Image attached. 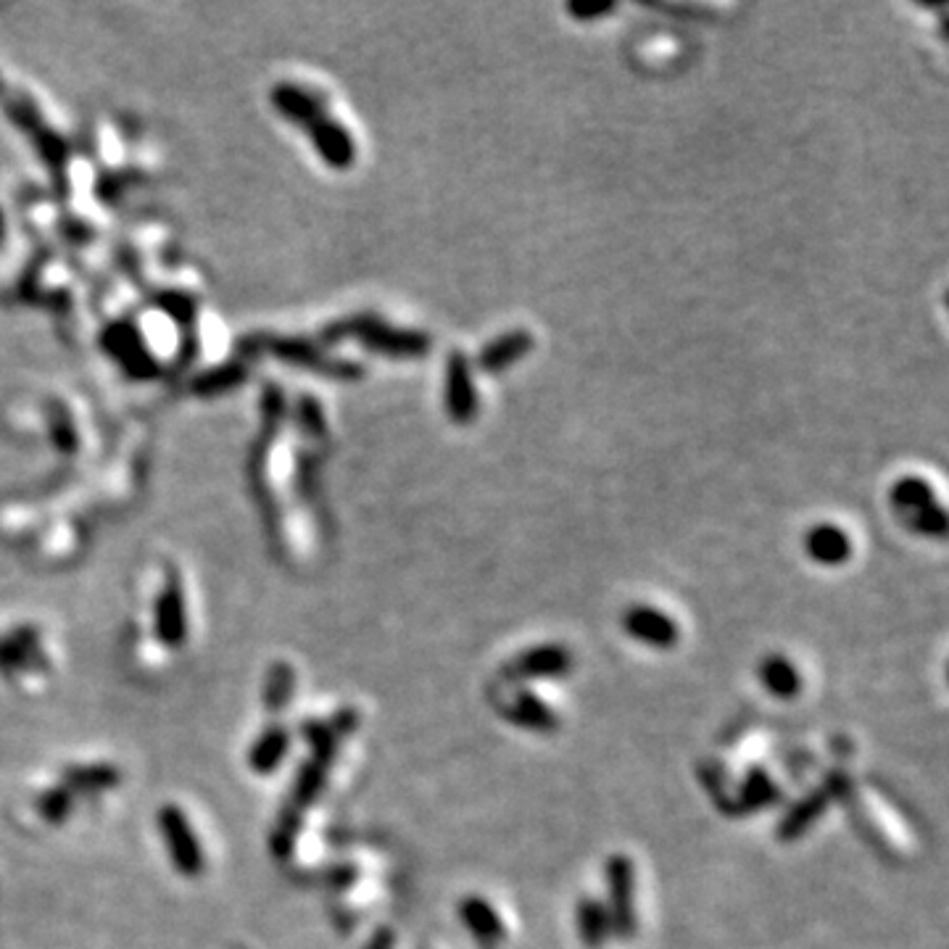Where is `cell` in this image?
<instances>
[{"mask_svg":"<svg viewBox=\"0 0 949 949\" xmlns=\"http://www.w3.org/2000/svg\"><path fill=\"white\" fill-rule=\"evenodd\" d=\"M575 921H578V936L588 949H601L605 941L612 936V926H609V913L607 905L596 897H583L575 910Z\"/></svg>","mask_w":949,"mask_h":949,"instance_id":"13","label":"cell"},{"mask_svg":"<svg viewBox=\"0 0 949 949\" xmlns=\"http://www.w3.org/2000/svg\"><path fill=\"white\" fill-rule=\"evenodd\" d=\"M35 631L27 628V631H14V636L0 641V668L3 670H14L19 665L27 663V657L35 649Z\"/></svg>","mask_w":949,"mask_h":949,"instance_id":"19","label":"cell"},{"mask_svg":"<svg viewBox=\"0 0 949 949\" xmlns=\"http://www.w3.org/2000/svg\"><path fill=\"white\" fill-rule=\"evenodd\" d=\"M829 805L831 797L825 788H816V792H810L807 797H801L797 805L788 807L786 816L775 825V839H778L781 844L797 842V839L805 836V833L816 825V820L829 810Z\"/></svg>","mask_w":949,"mask_h":949,"instance_id":"9","label":"cell"},{"mask_svg":"<svg viewBox=\"0 0 949 949\" xmlns=\"http://www.w3.org/2000/svg\"><path fill=\"white\" fill-rule=\"evenodd\" d=\"M67 784L74 786V788H85V792H95V788H112V786L119 784V773H117V768H112V765L69 768Z\"/></svg>","mask_w":949,"mask_h":949,"instance_id":"18","label":"cell"},{"mask_svg":"<svg viewBox=\"0 0 949 949\" xmlns=\"http://www.w3.org/2000/svg\"><path fill=\"white\" fill-rule=\"evenodd\" d=\"M623 628L631 638L654 649H670L678 644V625L668 614L649 605H633L625 609Z\"/></svg>","mask_w":949,"mask_h":949,"instance_id":"5","label":"cell"},{"mask_svg":"<svg viewBox=\"0 0 949 949\" xmlns=\"http://www.w3.org/2000/svg\"><path fill=\"white\" fill-rule=\"evenodd\" d=\"M446 409L459 425H470L478 414V394L472 386L470 362L459 351H454L446 364Z\"/></svg>","mask_w":949,"mask_h":949,"instance_id":"6","label":"cell"},{"mask_svg":"<svg viewBox=\"0 0 949 949\" xmlns=\"http://www.w3.org/2000/svg\"><path fill=\"white\" fill-rule=\"evenodd\" d=\"M807 554L820 564H842L852 556V538L836 525H816L807 534Z\"/></svg>","mask_w":949,"mask_h":949,"instance_id":"11","label":"cell"},{"mask_svg":"<svg viewBox=\"0 0 949 949\" xmlns=\"http://www.w3.org/2000/svg\"><path fill=\"white\" fill-rule=\"evenodd\" d=\"M156 633L164 644L179 646L188 636V618H185L183 586L175 573H166L164 588L156 599Z\"/></svg>","mask_w":949,"mask_h":949,"instance_id":"7","label":"cell"},{"mask_svg":"<svg viewBox=\"0 0 949 949\" xmlns=\"http://www.w3.org/2000/svg\"><path fill=\"white\" fill-rule=\"evenodd\" d=\"M506 717H509L515 726L536 730V734H554V730L560 728V717H556V712L551 710L547 702H541L536 694H530V691L517 694L515 707L506 712Z\"/></svg>","mask_w":949,"mask_h":949,"instance_id":"12","label":"cell"},{"mask_svg":"<svg viewBox=\"0 0 949 949\" xmlns=\"http://www.w3.org/2000/svg\"><path fill=\"white\" fill-rule=\"evenodd\" d=\"M325 775H327V765H323V762L317 760L306 762L298 773L296 788H293V807L309 805V801L317 799V794L325 788Z\"/></svg>","mask_w":949,"mask_h":949,"instance_id":"20","label":"cell"},{"mask_svg":"<svg viewBox=\"0 0 949 949\" xmlns=\"http://www.w3.org/2000/svg\"><path fill=\"white\" fill-rule=\"evenodd\" d=\"M37 812L45 820H50V823H61L63 818L72 812V794H69V788H50V792H45L40 799H37Z\"/></svg>","mask_w":949,"mask_h":949,"instance_id":"23","label":"cell"},{"mask_svg":"<svg viewBox=\"0 0 949 949\" xmlns=\"http://www.w3.org/2000/svg\"><path fill=\"white\" fill-rule=\"evenodd\" d=\"M891 499H894L897 512H900V515L905 519L915 517L918 512L928 509V506L936 504L934 489L923 478H902L900 483L894 485V493H891Z\"/></svg>","mask_w":949,"mask_h":949,"instance_id":"15","label":"cell"},{"mask_svg":"<svg viewBox=\"0 0 949 949\" xmlns=\"http://www.w3.org/2000/svg\"><path fill=\"white\" fill-rule=\"evenodd\" d=\"M760 681L773 696L778 699H794L801 689L799 670L794 668V663H788L786 657H781V654H773V657L762 659Z\"/></svg>","mask_w":949,"mask_h":949,"instance_id":"14","label":"cell"},{"mask_svg":"<svg viewBox=\"0 0 949 949\" xmlns=\"http://www.w3.org/2000/svg\"><path fill=\"white\" fill-rule=\"evenodd\" d=\"M459 921L465 923L467 932L472 934V939L478 941L483 949H496L504 941L506 928L493 905L483 897H465L457 905Z\"/></svg>","mask_w":949,"mask_h":949,"instance_id":"8","label":"cell"},{"mask_svg":"<svg viewBox=\"0 0 949 949\" xmlns=\"http://www.w3.org/2000/svg\"><path fill=\"white\" fill-rule=\"evenodd\" d=\"M159 829L164 833L166 850H169L175 868L183 876H198L203 870V855L188 818L175 805H166L159 812Z\"/></svg>","mask_w":949,"mask_h":949,"instance_id":"3","label":"cell"},{"mask_svg":"<svg viewBox=\"0 0 949 949\" xmlns=\"http://www.w3.org/2000/svg\"><path fill=\"white\" fill-rule=\"evenodd\" d=\"M567 11L573 16H578V19H596V16H601V14H609V11H614V3H599V5L570 3Z\"/></svg>","mask_w":949,"mask_h":949,"instance_id":"25","label":"cell"},{"mask_svg":"<svg viewBox=\"0 0 949 949\" xmlns=\"http://www.w3.org/2000/svg\"><path fill=\"white\" fill-rule=\"evenodd\" d=\"M304 736H306V741H309L312 747H314V760L323 762V765H327V762L332 760V754H336V749H338V734H336V730H332L330 726H323V723H306Z\"/></svg>","mask_w":949,"mask_h":949,"instance_id":"22","label":"cell"},{"mask_svg":"<svg viewBox=\"0 0 949 949\" xmlns=\"http://www.w3.org/2000/svg\"><path fill=\"white\" fill-rule=\"evenodd\" d=\"M288 749V730L285 728H269L261 734V739L254 743L248 752V765L256 773H272L280 765Z\"/></svg>","mask_w":949,"mask_h":949,"instance_id":"16","label":"cell"},{"mask_svg":"<svg viewBox=\"0 0 949 949\" xmlns=\"http://www.w3.org/2000/svg\"><path fill=\"white\" fill-rule=\"evenodd\" d=\"M534 349V336L525 330H512L499 336L496 341L485 345L478 356V367L483 372H504L517 364L528 351Z\"/></svg>","mask_w":949,"mask_h":949,"instance_id":"10","label":"cell"},{"mask_svg":"<svg viewBox=\"0 0 949 949\" xmlns=\"http://www.w3.org/2000/svg\"><path fill=\"white\" fill-rule=\"evenodd\" d=\"M396 945V936L390 928H377L375 934H372V939L364 945V949H394Z\"/></svg>","mask_w":949,"mask_h":949,"instance_id":"26","label":"cell"},{"mask_svg":"<svg viewBox=\"0 0 949 949\" xmlns=\"http://www.w3.org/2000/svg\"><path fill=\"white\" fill-rule=\"evenodd\" d=\"M567 670H573V654L560 644H541L517 654L504 668V678H512V681H528V678L541 681V678H560Z\"/></svg>","mask_w":949,"mask_h":949,"instance_id":"4","label":"cell"},{"mask_svg":"<svg viewBox=\"0 0 949 949\" xmlns=\"http://www.w3.org/2000/svg\"><path fill=\"white\" fill-rule=\"evenodd\" d=\"M607 878V913L612 936L631 939L636 936V865L628 855H609L605 865Z\"/></svg>","mask_w":949,"mask_h":949,"instance_id":"2","label":"cell"},{"mask_svg":"<svg viewBox=\"0 0 949 949\" xmlns=\"http://www.w3.org/2000/svg\"><path fill=\"white\" fill-rule=\"evenodd\" d=\"M775 794L778 792H775V784H773L771 775H768V771H762V768H752V771L747 773V778L741 781L739 810L741 812L762 810V807L773 805Z\"/></svg>","mask_w":949,"mask_h":949,"instance_id":"17","label":"cell"},{"mask_svg":"<svg viewBox=\"0 0 949 949\" xmlns=\"http://www.w3.org/2000/svg\"><path fill=\"white\" fill-rule=\"evenodd\" d=\"M293 683H296V676H293V670L288 668V665H274L272 672H269V678H267V691H265L267 707L269 710L285 707V702L291 699Z\"/></svg>","mask_w":949,"mask_h":949,"instance_id":"21","label":"cell"},{"mask_svg":"<svg viewBox=\"0 0 949 949\" xmlns=\"http://www.w3.org/2000/svg\"><path fill=\"white\" fill-rule=\"evenodd\" d=\"M907 523H910V528L918 530V534H926V536H945L947 534V512L941 509L939 504H934V506H928V509L918 512V515L910 517Z\"/></svg>","mask_w":949,"mask_h":949,"instance_id":"24","label":"cell"},{"mask_svg":"<svg viewBox=\"0 0 949 949\" xmlns=\"http://www.w3.org/2000/svg\"><path fill=\"white\" fill-rule=\"evenodd\" d=\"M265 104L293 138L304 140L319 164L336 172L356 162V138L336 117V101L323 82L293 67H282L265 85Z\"/></svg>","mask_w":949,"mask_h":949,"instance_id":"1","label":"cell"}]
</instances>
